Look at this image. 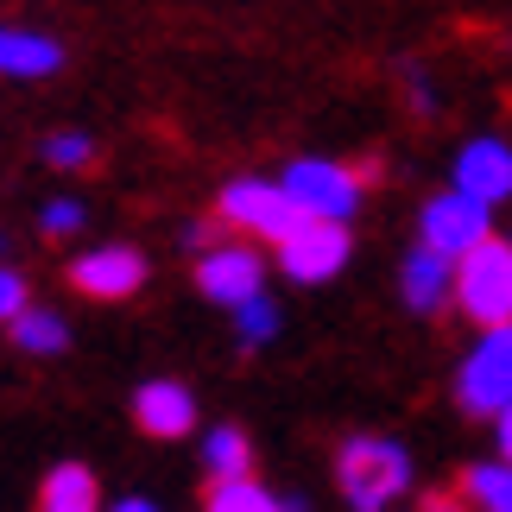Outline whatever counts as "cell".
<instances>
[{
    "label": "cell",
    "instance_id": "6da1fadb",
    "mask_svg": "<svg viewBox=\"0 0 512 512\" xmlns=\"http://www.w3.org/2000/svg\"><path fill=\"white\" fill-rule=\"evenodd\" d=\"M336 487L354 512H386L411 487V456L392 437H354L336 456Z\"/></svg>",
    "mask_w": 512,
    "mask_h": 512
},
{
    "label": "cell",
    "instance_id": "7a4b0ae2",
    "mask_svg": "<svg viewBox=\"0 0 512 512\" xmlns=\"http://www.w3.org/2000/svg\"><path fill=\"white\" fill-rule=\"evenodd\" d=\"M456 310L481 329L512 323V241L487 234L456 260Z\"/></svg>",
    "mask_w": 512,
    "mask_h": 512
},
{
    "label": "cell",
    "instance_id": "3957f363",
    "mask_svg": "<svg viewBox=\"0 0 512 512\" xmlns=\"http://www.w3.org/2000/svg\"><path fill=\"white\" fill-rule=\"evenodd\" d=\"M456 399H462L468 418H500L512 405V323L481 329L475 354H468L462 373H456Z\"/></svg>",
    "mask_w": 512,
    "mask_h": 512
},
{
    "label": "cell",
    "instance_id": "277c9868",
    "mask_svg": "<svg viewBox=\"0 0 512 512\" xmlns=\"http://www.w3.org/2000/svg\"><path fill=\"white\" fill-rule=\"evenodd\" d=\"M222 222L247 228L253 241H272V247H279L285 234H298L310 222V215L291 203L285 184H266V177H234V184L222 190Z\"/></svg>",
    "mask_w": 512,
    "mask_h": 512
},
{
    "label": "cell",
    "instance_id": "5b68a950",
    "mask_svg": "<svg viewBox=\"0 0 512 512\" xmlns=\"http://www.w3.org/2000/svg\"><path fill=\"white\" fill-rule=\"evenodd\" d=\"M279 184L291 190V203L304 215H317V222H348L354 209H361V177L354 165H336V159H291Z\"/></svg>",
    "mask_w": 512,
    "mask_h": 512
},
{
    "label": "cell",
    "instance_id": "8992f818",
    "mask_svg": "<svg viewBox=\"0 0 512 512\" xmlns=\"http://www.w3.org/2000/svg\"><path fill=\"white\" fill-rule=\"evenodd\" d=\"M494 234V203H481V196H468L449 184L443 196H430L424 203V222H418V241L449 253V260H462L475 241H487Z\"/></svg>",
    "mask_w": 512,
    "mask_h": 512
},
{
    "label": "cell",
    "instance_id": "52a82bcc",
    "mask_svg": "<svg viewBox=\"0 0 512 512\" xmlns=\"http://www.w3.org/2000/svg\"><path fill=\"white\" fill-rule=\"evenodd\" d=\"M348 253H354L348 222H317V215H310L298 234L279 241V266H285V279H298V285H323L348 266Z\"/></svg>",
    "mask_w": 512,
    "mask_h": 512
},
{
    "label": "cell",
    "instance_id": "ba28073f",
    "mask_svg": "<svg viewBox=\"0 0 512 512\" xmlns=\"http://www.w3.org/2000/svg\"><path fill=\"white\" fill-rule=\"evenodd\" d=\"M70 285L83 298H102V304H121L146 285V253L140 247H95L70 266Z\"/></svg>",
    "mask_w": 512,
    "mask_h": 512
},
{
    "label": "cell",
    "instance_id": "9c48e42d",
    "mask_svg": "<svg viewBox=\"0 0 512 512\" xmlns=\"http://www.w3.org/2000/svg\"><path fill=\"white\" fill-rule=\"evenodd\" d=\"M266 285V260L253 247H209L203 266H196V291H203L209 304H247L253 291Z\"/></svg>",
    "mask_w": 512,
    "mask_h": 512
},
{
    "label": "cell",
    "instance_id": "30bf717a",
    "mask_svg": "<svg viewBox=\"0 0 512 512\" xmlns=\"http://www.w3.org/2000/svg\"><path fill=\"white\" fill-rule=\"evenodd\" d=\"M133 418H140L146 437L177 443V437L196 430V392L177 386V380H146L140 392H133Z\"/></svg>",
    "mask_w": 512,
    "mask_h": 512
},
{
    "label": "cell",
    "instance_id": "8fae6325",
    "mask_svg": "<svg viewBox=\"0 0 512 512\" xmlns=\"http://www.w3.org/2000/svg\"><path fill=\"white\" fill-rule=\"evenodd\" d=\"M399 291H405V304L418 310V317H430V310H443L449 298H456V260L437 247H411L405 253V272H399Z\"/></svg>",
    "mask_w": 512,
    "mask_h": 512
},
{
    "label": "cell",
    "instance_id": "7c38bea8",
    "mask_svg": "<svg viewBox=\"0 0 512 512\" xmlns=\"http://www.w3.org/2000/svg\"><path fill=\"white\" fill-rule=\"evenodd\" d=\"M456 190L481 196V203H506L512 196V146L506 140H468L456 159Z\"/></svg>",
    "mask_w": 512,
    "mask_h": 512
},
{
    "label": "cell",
    "instance_id": "4fadbf2b",
    "mask_svg": "<svg viewBox=\"0 0 512 512\" xmlns=\"http://www.w3.org/2000/svg\"><path fill=\"white\" fill-rule=\"evenodd\" d=\"M64 70V45L45 32H26V26H0V76H19V83H32V76H51Z\"/></svg>",
    "mask_w": 512,
    "mask_h": 512
},
{
    "label": "cell",
    "instance_id": "5bb4252c",
    "mask_svg": "<svg viewBox=\"0 0 512 512\" xmlns=\"http://www.w3.org/2000/svg\"><path fill=\"white\" fill-rule=\"evenodd\" d=\"M38 512H102V481L83 462H57L38 487Z\"/></svg>",
    "mask_w": 512,
    "mask_h": 512
},
{
    "label": "cell",
    "instance_id": "9a60e30c",
    "mask_svg": "<svg viewBox=\"0 0 512 512\" xmlns=\"http://www.w3.org/2000/svg\"><path fill=\"white\" fill-rule=\"evenodd\" d=\"M7 329H13V348L19 354H64L70 348V323L57 317V310H38V304H26Z\"/></svg>",
    "mask_w": 512,
    "mask_h": 512
},
{
    "label": "cell",
    "instance_id": "2e32d148",
    "mask_svg": "<svg viewBox=\"0 0 512 512\" xmlns=\"http://www.w3.org/2000/svg\"><path fill=\"white\" fill-rule=\"evenodd\" d=\"M247 462H253V443H247L241 424H215L209 437H203V468H209V481L247 475Z\"/></svg>",
    "mask_w": 512,
    "mask_h": 512
},
{
    "label": "cell",
    "instance_id": "e0dca14e",
    "mask_svg": "<svg viewBox=\"0 0 512 512\" xmlns=\"http://www.w3.org/2000/svg\"><path fill=\"white\" fill-rule=\"evenodd\" d=\"M462 494L481 512H512V462H475L462 475Z\"/></svg>",
    "mask_w": 512,
    "mask_h": 512
},
{
    "label": "cell",
    "instance_id": "ac0fdd59",
    "mask_svg": "<svg viewBox=\"0 0 512 512\" xmlns=\"http://www.w3.org/2000/svg\"><path fill=\"white\" fill-rule=\"evenodd\" d=\"M209 512H285V500H272L253 475H234L209 487Z\"/></svg>",
    "mask_w": 512,
    "mask_h": 512
},
{
    "label": "cell",
    "instance_id": "d6986e66",
    "mask_svg": "<svg viewBox=\"0 0 512 512\" xmlns=\"http://www.w3.org/2000/svg\"><path fill=\"white\" fill-rule=\"evenodd\" d=\"M234 336H241L247 348H266L272 336H279V304L260 298V291H253L247 304H234Z\"/></svg>",
    "mask_w": 512,
    "mask_h": 512
},
{
    "label": "cell",
    "instance_id": "ffe728a7",
    "mask_svg": "<svg viewBox=\"0 0 512 512\" xmlns=\"http://www.w3.org/2000/svg\"><path fill=\"white\" fill-rule=\"evenodd\" d=\"M45 159L57 171H83L95 159V140H89V133H51V140H45Z\"/></svg>",
    "mask_w": 512,
    "mask_h": 512
},
{
    "label": "cell",
    "instance_id": "44dd1931",
    "mask_svg": "<svg viewBox=\"0 0 512 512\" xmlns=\"http://www.w3.org/2000/svg\"><path fill=\"white\" fill-rule=\"evenodd\" d=\"M38 228H45V241H64V234H76L83 228V203H45V215H38Z\"/></svg>",
    "mask_w": 512,
    "mask_h": 512
},
{
    "label": "cell",
    "instance_id": "7402d4cb",
    "mask_svg": "<svg viewBox=\"0 0 512 512\" xmlns=\"http://www.w3.org/2000/svg\"><path fill=\"white\" fill-rule=\"evenodd\" d=\"M19 310H26V279H19V272H7V266H0V323H13Z\"/></svg>",
    "mask_w": 512,
    "mask_h": 512
},
{
    "label": "cell",
    "instance_id": "603a6c76",
    "mask_svg": "<svg viewBox=\"0 0 512 512\" xmlns=\"http://www.w3.org/2000/svg\"><path fill=\"white\" fill-rule=\"evenodd\" d=\"M184 247L209 253V247H215V222H190V228H184Z\"/></svg>",
    "mask_w": 512,
    "mask_h": 512
},
{
    "label": "cell",
    "instance_id": "cb8c5ba5",
    "mask_svg": "<svg viewBox=\"0 0 512 512\" xmlns=\"http://www.w3.org/2000/svg\"><path fill=\"white\" fill-rule=\"evenodd\" d=\"M494 437H500V462H512V405L494 418Z\"/></svg>",
    "mask_w": 512,
    "mask_h": 512
},
{
    "label": "cell",
    "instance_id": "d4e9b609",
    "mask_svg": "<svg viewBox=\"0 0 512 512\" xmlns=\"http://www.w3.org/2000/svg\"><path fill=\"white\" fill-rule=\"evenodd\" d=\"M424 512H468V506H462L456 494H430V500H424Z\"/></svg>",
    "mask_w": 512,
    "mask_h": 512
},
{
    "label": "cell",
    "instance_id": "484cf974",
    "mask_svg": "<svg viewBox=\"0 0 512 512\" xmlns=\"http://www.w3.org/2000/svg\"><path fill=\"white\" fill-rule=\"evenodd\" d=\"M108 512H159L152 500H121V506H108Z\"/></svg>",
    "mask_w": 512,
    "mask_h": 512
}]
</instances>
